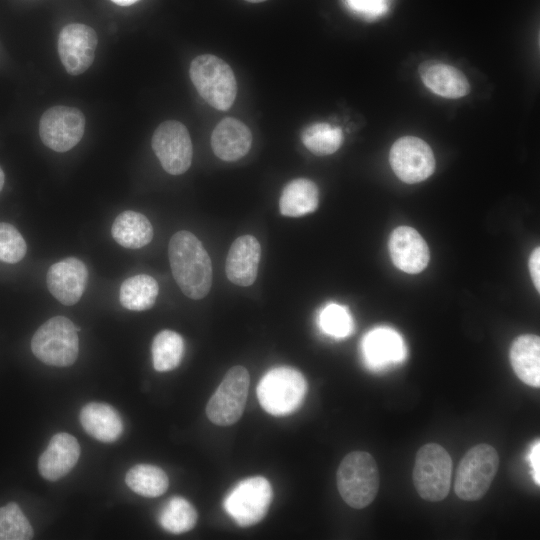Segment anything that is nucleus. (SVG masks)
<instances>
[{
	"label": "nucleus",
	"mask_w": 540,
	"mask_h": 540,
	"mask_svg": "<svg viewBox=\"0 0 540 540\" xmlns=\"http://www.w3.org/2000/svg\"><path fill=\"white\" fill-rule=\"evenodd\" d=\"M168 257L172 275L187 297H205L212 286L211 259L201 241L191 232H176L169 241Z\"/></svg>",
	"instance_id": "obj_1"
},
{
	"label": "nucleus",
	"mask_w": 540,
	"mask_h": 540,
	"mask_svg": "<svg viewBox=\"0 0 540 540\" xmlns=\"http://www.w3.org/2000/svg\"><path fill=\"white\" fill-rule=\"evenodd\" d=\"M336 482L346 504L355 509L367 507L375 499L380 484L375 459L365 451L348 453L337 469Z\"/></svg>",
	"instance_id": "obj_2"
},
{
	"label": "nucleus",
	"mask_w": 540,
	"mask_h": 540,
	"mask_svg": "<svg viewBox=\"0 0 540 540\" xmlns=\"http://www.w3.org/2000/svg\"><path fill=\"white\" fill-rule=\"evenodd\" d=\"M189 74L200 96L213 108L229 109L237 94V83L231 67L211 54L194 58Z\"/></svg>",
	"instance_id": "obj_3"
},
{
	"label": "nucleus",
	"mask_w": 540,
	"mask_h": 540,
	"mask_svg": "<svg viewBox=\"0 0 540 540\" xmlns=\"http://www.w3.org/2000/svg\"><path fill=\"white\" fill-rule=\"evenodd\" d=\"M307 391L304 376L292 367L269 370L259 381L257 397L262 408L273 416H284L296 411Z\"/></svg>",
	"instance_id": "obj_4"
},
{
	"label": "nucleus",
	"mask_w": 540,
	"mask_h": 540,
	"mask_svg": "<svg viewBox=\"0 0 540 540\" xmlns=\"http://www.w3.org/2000/svg\"><path fill=\"white\" fill-rule=\"evenodd\" d=\"M74 323L64 316L44 322L31 339L32 353L46 365L71 366L78 357L79 338Z\"/></svg>",
	"instance_id": "obj_5"
},
{
	"label": "nucleus",
	"mask_w": 540,
	"mask_h": 540,
	"mask_svg": "<svg viewBox=\"0 0 540 540\" xmlns=\"http://www.w3.org/2000/svg\"><path fill=\"white\" fill-rule=\"evenodd\" d=\"M498 467L499 456L493 446L485 443L473 446L458 465L454 484L456 495L464 501L481 499L491 486Z\"/></svg>",
	"instance_id": "obj_6"
},
{
	"label": "nucleus",
	"mask_w": 540,
	"mask_h": 540,
	"mask_svg": "<svg viewBox=\"0 0 540 540\" xmlns=\"http://www.w3.org/2000/svg\"><path fill=\"white\" fill-rule=\"evenodd\" d=\"M452 460L441 445L427 443L417 452L413 484L419 496L429 502L443 500L449 492Z\"/></svg>",
	"instance_id": "obj_7"
},
{
	"label": "nucleus",
	"mask_w": 540,
	"mask_h": 540,
	"mask_svg": "<svg viewBox=\"0 0 540 540\" xmlns=\"http://www.w3.org/2000/svg\"><path fill=\"white\" fill-rule=\"evenodd\" d=\"M273 498L270 482L262 476L248 477L226 495L223 507L240 527L259 523L267 514Z\"/></svg>",
	"instance_id": "obj_8"
},
{
	"label": "nucleus",
	"mask_w": 540,
	"mask_h": 540,
	"mask_svg": "<svg viewBox=\"0 0 540 540\" xmlns=\"http://www.w3.org/2000/svg\"><path fill=\"white\" fill-rule=\"evenodd\" d=\"M249 384L250 376L245 367L230 368L207 403L208 419L219 426L236 423L244 412Z\"/></svg>",
	"instance_id": "obj_9"
},
{
	"label": "nucleus",
	"mask_w": 540,
	"mask_h": 540,
	"mask_svg": "<svg viewBox=\"0 0 540 540\" xmlns=\"http://www.w3.org/2000/svg\"><path fill=\"white\" fill-rule=\"evenodd\" d=\"M152 149L163 169L172 175L186 172L192 162V142L184 124L175 120L161 123L155 130Z\"/></svg>",
	"instance_id": "obj_10"
},
{
	"label": "nucleus",
	"mask_w": 540,
	"mask_h": 540,
	"mask_svg": "<svg viewBox=\"0 0 540 540\" xmlns=\"http://www.w3.org/2000/svg\"><path fill=\"white\" fill-rule=\"evenodd\" d=\"M84 130L85 117L75 107H51L43 113L39 122L43 144L56 152H66L76 146Z\"/></svg>",
	"instance_id": "obj_11"
},
{
	"label": "nucleus",
	"mask_w": 540,
	"mask_h": 540,
	"mask_svg": "<svg viewBox=\"0 0 540 540\" xmlns=\"http://www.w3.org/2000/svg\"><path fill=\"white\" fill-rule=\"evenodd\" d=\"M389 161L396 176L405 183L426 180L435 169V158L430 146L415 136H404L390 149Z\"/></svg>",
	"instance_id": "obj_12"
},
{
	"label": "nucleus",
	"mask_w": 540,
	"mask_h": 540,
	"mask_svg": "<svg viewBox=\"0 0 540 540\" xmlns=\"http://www.w3.org/2000/svg\"><path fill=\"white\" fill-rule=\"evenodd\" d=\"M97 44L93 28L81 23L64 26L58 36V53L65 70L74 76L85 72L94 60Z\"/></svg>",
	"instance_id": "obj_13"
},
{
	"label": "nucleus",
	"mask_w": 540,
	"mask_h": 540,
	"mask_svg": "<svg viewBox=\"0 0 540 540\" xmlns=\"http://www.w3.org/2000/svg\"><path fill=\"white\" fill-rule=\"evenodd\" d=\"M87 280V267L76 257H67L54 263L46 274L49 292L66 306L74 305L80 300Z\"/></svg>",
	"instance_id": "obj_14"
},
{
	"label": "nucleus",
	"mask_w": 540,
	"mask_h": 540,
	"mask_svg": "<svg viewBox=\"0 0 540 540\" xmlns=\"http://www.w3.org/2000/svg\"><path fill=\"white\" fill-rule=\"evenodd\" d=\"M388 248L394 265L409 274L423 271L430 260L424 238L412 227L400 226L390 235Z\"/></svg>",
	"instance_id": "obj_15"
},
{
	"label": "nucleus",
	"mask_w": 540,
	"mask_h": 540,
	"mask_svg": "<svg viewBox=\"0 0 540 540\" xmlns=\"http://www.w3.org/2000/svg\"><path fill=\"white\" fill-rule=\"evenodd\" d=\"M80 452V445L74 436L65 432L55 434L38 459L40 475L49 481L59 480L73 469Z\"/></svg>",
	"instance_id": "obj_16"
},
{
	"label": "nucleus",
	"mask_w": 540,
	"mask_h": 540,
	"mask_svg": "<svg viewBox=\"0 0 540 540\" xmlns=\"http://www.w3.org/2000/svg\"><path fill=\"white\" fill-rule=\"evenodd\" d=\"M261 246L252 235H243L232 243L225 264L227 278L238 286L252 285L258 274Z\"/></svg>",
	"instance_id": "obj_17"
},
{
	"label": "nucleus",
	"mask_w": 540,
	"mask_h": 540,
	"mask_svg": "<svg viewBox=\"0 0 540 540\" xmlns=\"http://www.w3.org/2000/svg\"><path fill=\"white\" fill-rule=\"evenodd\" d=\"M361 349L366 364L373 369L399 363L406 357L402 337L388 327L375 328L367 333Z\"/></svg>",
	"instance_id": "obj_18"
},
{
	"label": "nucleus",
	"mask_w": 540,
	"mask_h": 540,
	"mask_svg": "<svg viewBox=\"0 0 540 540\" xmlns=\"http://www.w3.org/2000/svg\"><path fill=\"white\" fill-rule=\"evenodd\" d=\"M418 71L424 85L436 95L458 99L470 92V84L466 76L451 65L426 61L420 64Z\"/></svg>",
	"instance_id": "obj_19"
},
{
	"label": "nucleus",
	"mask_w": 540,
	"mask_h": 540,
	"mask_svg": "<svg viewBox=\"0 0 540 540\" xmlns=\"http://www.w3.org/2000/svg\"><path fill=\"white\" fill-rule=\"evenodd\" d=\"M252 144L250 129L232 117L222 119L211 135L214 154L224 161H236L245 156Z\"/></svg>",
	"instance_id": "obj_20"
},
{
	"label": "nucleus",
	"mask_w": 540,
	"mask_h": 540,
	"mask_svg": "<svg viewBox=\"0 0 540 540\" xmlns=\"http://www.w3.org/2000/svg\"><path fill=\"white\" fill-rule=\"evenodd\" d=\"M79 420L87 434L105 443L116 441L124 428L118 411L111 405L101 402H90L83 406Z\"/></svg>",
	"instance_id": "obj_21"
},
{
	"label": "nucleus",
	"mask_w": 540,
	"mask_h": 540,
	"mask_svg": "<svg viewBox=\"0 0 540 540\" xmlns=\"http://www.w3.org/2000/svg\"><path fill=\"white\" fill-rule=\"evenodd\" d=\"M510 363L517 377L532 387L540 386V338L537 335L518 336L510 348Z\"/></svg>",
	"instance_id": "obj_22"
},
{
	"label": "nucleus",
	"mask_w": 540,
	"mask_h": 540,
	"mask_svg": "<svg viewBox=\"0 0 540 540\" xmlns=\"http://www.w3.org/2000/svg\"><path fill=\"white\" fill-rule=\"evenodd\" d=\"M319 204L316 184L306 178L290 181L279 199V210L286 217H301L314 212Z\"/></svg>",
	"instance_id": "obj_23"
},
{
	"label": "nucleus",
	"mask_w": 540,
	"mask_h": 540,
	"mask_svg": "<svg viewBox=\"0 0 540 540\" xmlns=\"http://www.w3.org/2000/svg\"><path fill=\"white\" fill-rule=\"evenodd\" d=\"M111 234L119 245L129 249H138L151 242L154 232L145 215L128 210L115 218Z\"/></svg>",
	"instance_id": "obj_24"
},
{
	"label": "nucleus",
	"mask_w": 540,
	"mask_h": 540,
	"mask_svg": "<svg viewBox=\"0 0 540 540\" xmlns=\"http://www.w3.org/2000/svg\"><path fill=\"white\" fill-rule=\"evenodd\" d=\"M159 292L157 281L149 275L138 274L127 278L120 286L121 305L131 311L150 309L156 302Z\"/></svg>",
	"instance_id": "obj_25"
},
{
	"label": "nucleus",
	"mask_w": 540,
	"mask_h": 540,
	"mask_svg": "<svg viewBox=\"0 0 540 540\" xmlns=\"http://www.w3.org/2000/svg\"><path fill=\"white\" fill-rule=\"evenodd\" d=\"M125 483L135 493L143 497H158L169 486V479L163 469L151 464H137L125 475Z\"/></svg>",
	"instance_id": "obj_26"
},
{
	"label": "nucleus",
	"mask_w": 540,
	"mask_h": 540,
	"mask_svg": "<svg viewBox=\"0 0 540 540\" xmlns=\"http://www.w3.org/2000/svg\"><path fill=\"white\" fill-rule=\"evenodd\" d=\"M154 369L166 372L175 369L184 354V341L180 334L172 330H162L154 337L151 345Z\"/></svg>",
	"instance_id": "obj_27"
},
{
	"label": "nucleus",
	"mask_w": 540,
	"mask_h": 540,
	"mask_svg": "<svg viewBox=\"0 0 540 540\" xmlns=\"http://www.w3.org/2000/svg\"><path fill=\"white\" fill-rule=\"evenodd\" d=\"M197 511L194 506L182 497H173L162 507L158 520L166 531L182 534L190 531L197 522Z\"/></svg>",
	"instance_id": "obj_28"
},
{
	"label": "nucleus",
	"mask_w": 540,
	"mask_h": 540,
	"mask_svg": "<svg viewBox=\"0 0 540 540\" xmlns=\"http://www.w3.org/2000/svg\"><path fill=\"white\" fill-rule=\"evenodd\" d=\"M303 145L313 154L325 156L335 153L343 143V132L329 123H314L306 127L302 134Z\"/></svg>",
	"instance_id": "obj_29"
},
{
	"label": "nucleus",
	"mask_w": 540,
	"mask_h": 540,
	"mask_svg": "<svg viewBox=\"0 0 540 540\" xmlns=\"http://www.w3.org/2000/svg\"><path fill=\"white\" fill-rule=\"evenodd\" d=\"M33 536V528L17 503L0 507V540H30Z\"/></svg>",
	"instance_id": "obj_30"
},
{
	"label": "nucleus",
	"mask_w": 540,
	"mask_h": 540,
	"mask_svg": "<svg viewBox=\"0 0 540 540\" xmlns=\"http://www.w3.org/2000/svg\"><path fill=\"white\" fill-rule=\"evenodd\" d=\"M321 330L335 338H344L353 331V320L346 306L330 303L319 313Z\"/></svg>",
	"instance_id": "obj_31"
},
{
	"label": "nucleus",
	"mask_w": 540,
	"mask_h": 540,
	"mask_svg": "<svg viewBox=\"0 0 540 540\" xmlns=\"http://www.w3.org/2000/svg\"><path fill=\"white\" fill-rule=\"evenodd\" d=\"M27 252V245L20 232L11 224L0 222V261L17 263Z\"/></svg>",
	"instance_id": "obj_32"
},
{
	"label": "nucleus",
	"mask_w": 540,
	"mask_h": 540,
	"mask_svg": "<svg viewBox=\"0 0 540 540\" xmlns=\"http://www.w3.org/2000/svg\"><path fill=\"white\" fill-rule=\"evenodd\" d=\"M345 2L354 13L367 19H375L388 11L391 0H345Z\"/></svg>",
	"instance_id": "obj_33"
},
{
	"label": "nucleus",
	"mask_w": 540,
	"mask_h": 540,
	"mask_svg": "<svg viewBox=\"0 0 540 540\" xmlns=\"http://www.w3.org/2000/svg\"><path fill=\"white\" fill-rule=\"evenodd\" d=\"M529 269L533 283L538 291H540V248L533 250L529 258Z\"/></svg>",
	"instance_id": "obj_34"
},
{
	"label": "nucleus",
	"mask_w": 540,
	"mask_h": 540,
	"mask_svg": "<svg viewBox=\"0 0 540 540\" xmlns=\"http://www.w3.org/2000/svg\"><path fill=\"white\" fill-rule=\"evenodd\" d=\"M530 461L533 468V476L537 485L540 484V442L537 441L530 452Z\"/></svg>",
	"instance_id": "obj_35"
},
{
	"label": "nucleus",
	"mask_w": 540,
	"mask_h": 540,
	"mask_svg": "<svg viewBox=\"0 0 540 540\" xmlns=\"http://www.w3.org/2000/svg\"><path fill=\"white\" fill-rule=\"evenodd\" d=\"M111 1L118 4V5H121V6H129V5H132V4H134L135 2H137L139 0H111Z\"/></svg>",
	"instance_id": "obj_36"
},
{
	"label": "nucleus",
	"mask_w": 540,
	"mask_h": 540,
	"mask_svg": "<svg viewBox=\"0 0 540 540\" xmlns=\"http://www.w3.org/2000/svg\"><path fill=\"white\" fill-rule=\"evenodd\" d=\"M4 181H5L4 172L0 167V191L2 190V188L4 186Z\"/></svg>",
	"instance_id": "obj_37"
},
{
	"label": "nucleus",
	"mask_w": 540,
	"mask_h": 540,
	"mask_svg": "<svg viewBox=\"0 0 540 540\" xmlns=\"http://www.w3.org/2000/svg\"><path fill=\"white\" fill-rule=\"evenodd\" d=\"M245 1L252 2V3H258V2H263V1H266V0H245Z\"/></svg>",
	"instance_id": "obj_38"
}]
</instances>
